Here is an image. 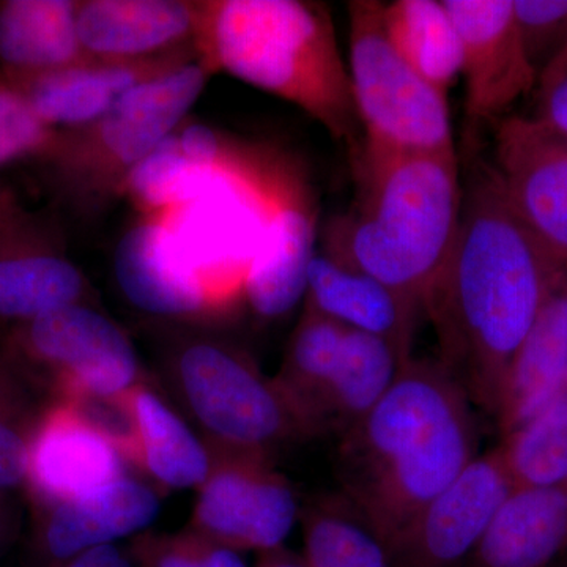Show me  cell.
<instances>
[{
    "label": "cell",
    "mask_w": 567,
    "mask_h": 567,
    "mask_svg": "<svg viewBox=\"0 0 567 567\" xmlns=\"http://www.w3.org/2000/svg\"><path fill=\"white\" fill-rule=\"evenodd\" d=\"M565 271L511 208L494 167L476 169L424 312L435 327L440 363L491 415L514 354Z\"/></svg>",
    "instance_id": "obj_1"
},
{
    "label": "cell",
    "mask_w": 567,
    "mask_h": 567,
    "mask_svg": "<svg viewBox=\"0 0 567 567\" xmlns=\"http://www.w3.org/2000/svg\"><path fill=\"white\" fill-rule=\"evenodd\" d=\"M130 554L137 567H246L240 551L192 528L175 535L141 533Z\"/></svg>",
    "instance_id": "obj_32"
},
{
    "label": "cell",
    "mask_w": 567,
    "mask_h": 567,
    "mask_svg": "<svg viewBox=\"0 0 567 567\" xmlns=\"http://www.w3.org/2000/svg\"><path fill=\"white\" fill-rule=\"evenodd\" d=\"M118 447L69 401L41 410L25 462L24 486L33 511L74 502L128 473Z\"/></svg>",
    "instance_id": "obj_14"
},
{
    "label": "cell",
    "mask_w": 567,
    "mask_h": 567,
    "mask_svg": "<svg viewBox=\"0 0 567 567\" xmlns=\"http://www.w3.org/2000/svg\"><path fill=\"white\" fill-rule=\"evenodd\" d=\"M567 379V271L548 292L507 368L495 417L503 436L516 431L559 394Z\"/></svg>",
    "instance_id": "obj_21"
},
{
    "label": "cell",
    "mask_w": 567,
    "mask_h": 567,
    "mask_svg": "<svg viewBox=\"0 0 567 567\" xmlns=\"http://www.w3.org/2000/svg\"><path fill=\"white\" fill-rule=\"evenodd\" d=\"M58 137V130L41 121L17 87L0 76V171L25 159L41 162Z\"/></svg>",
    "instance_id": "obj_33"
},
{
    "label": "cell",
    "mask_w": 567,
    "mask_h": 567,
    "mask_svg": "<svg viewBox=\"0 0 567 567\" xmlns=\"http://www.w3.org/2000/svg\"><path fill=\"white\" fill-rule=\"evenodd\" d=\"M256 567H309V565L303 555L287 550L286 547H279L276 550L260 554Z\"/></svg>",
    "instance_id": "obj_38"
},
{
    "label": "cell",
    "mask_w": 567,
    "mask_h": 567,
    "mask_svg": "<svg viewBox=\"0 0 567 567\" xmlns=\"http://www.w3.org/2000/svg\"><path fill=\"white\" fill-rule=\"evenodd\" d=\"M210 76L197 59L183 62L137 84L91 125L59 132L41 159L55 188L81 207L121 196L126 175L177 132Z\"/></svg>",
    "instance_id": "obj_6"
},
{
    "label": "cell",
    "mask_w": 567,
    "mask_h": 567,
    "mask_svg": "<svg viewBox=\"0 0 567 567\" xmlns=\"http://www.w3.org/2000/svg\"><path fill=\"white\" fill-rule=\"evenodd\" d=\"M134 417L133 468L162 494L199 488L212 468V451L145 377L130 390Z\"/></svg>",
    "instance_id": "obj_23"
},
{
    "label": "cell",
    "mask_w": 567,
    "mask_h": 567,
    "mask_svg": "<svg viewBox=\"0 0 567 567\" xmlns=\"http://www.w3.org/2000/svg\"><path fill=\"white\" fill-rule=\"evenodd\" d=\"M513 488L502 447L480 454L394 540V567L465 565Z\"/></svg>",
    "instance_id": "obj_11"
},
{
    "label": "cell",
    "mask_w": 567,
    "mask_h": 567,
    "mask_svg": "<svg viewBox=\"0 0 567 567\" xmlns=\"http://www.w3.org/2000/svg\"><path fill=\"white\" fill-rule=\"evenodd\" d=\"M535 117L567 137V50L537 80Z\"/></svg>",
    "instance_id": "obj_35"
},
{
    "label": "cell",
    "mask_w": 567,
    "mask_h": 567,
    "mask_svg": "<svg viewBox=\"0 0 567 567\" xmlns=\"http://www.w3.org/2000/svg\"><path fill=\"white\" fill-rule=\"evenodd\" d=\"M197 22L199 2L186 0H84L78 6L82 51L99 61L148 62L196 54Z\"/></svg>",
    "instance_id": "obj_17"
},
{
    "label": "cell",
    "mask_w": 567,
    "mask_h": 567,
    "mask_svg": "<svg viewBox=\"0 0 567 567\" xmlns=\"http://www.w3.org/2000/svg\"><path fill=\"white\" fill-rule=\"evenodd\" d=\"M567 550V483L514 487L470 567H551Z\"/></svg>",
    "instance_id": "obj_22"
},
{
    "label": "cell",
    "mask_w": 567,
    "mask_h": 567,
    "mask_svg": "<svg viewBox=\"0 0 567 567\" xmlns=\"http://www.w3.org/2000/svg\"><path fill=\"white\" fill-rule=\"evenodd\" d=\"M347 10V69L363 144L388 152L456 153L447 95L395 50L383 2L354 0Z\"/></svg>",
    "instance_id": "obj_7"
},
{
    "label": "cell",
    "mask_w": 567,
    "mask_h": 567,
    "mask_svg": "<svg viewBox=\"0 0 567 567\" xmlns=\"http://www.w3.org/2000/svg\"><path fill=\"white\" fill-rule=\"evenodd\" d=\"M477 456L472 399L440 361L410 358L379 404L341 436L342 494L391 548Z\"/></svg>",
    "instance_id": "obj_2"
},
{
    "label": "cell",
    "mask_w": 567,
    "mask_h": 567,
    "mask_svg": "<svg viewBox=\"0 0 567 567\" xmlns=\"http://www.w3.org/2000/svg\"><path fill=\"white\" fill-rule=\"evenodd\" d=\"M551 567H567V559H559L557 565H554Z\"/></svg>",
    "instance_id": "obj_39"
},
{
    "label": "cell",
    "mask_w": 567,
    "mask_h": 567,
    "mask_svg": "<svg viewBox=\"0 0 567 567\" xmlns=\"http://www.w3.org/2000/svg\"><path fill=\"white\" fill-rule=\"evenodd\" d=\"M0 354L50 401L123 393L147 377L128 334L92 305L13 324Z\"/></svg>",
    "instance_id": "obj_8"
},
{
    "label": "cell",
    "mask_w": 567,
    "mask_h": 567,
    "mask_svg": "<svg viewBox=\"0 0 567 567\" xmlns=\"http://www.w3.org/2000/svg\"><path fill=\"white\" fill-rule=\"evenodd\" d=\"M388 37L404 61L439 91L462 78V43L443 0L383 3Z\"/></svg>",
    "instance_id": "obj_26"
},
{
    "label": "cell",
    "mask_w": 567,
    "mask_h": 567,
    "mask_svg": "<svg viewBox=\"0 0 567 567\" xmlns=\"http://www.w3.org/2000/svg\"><path fill=\"white\" fill-rule=\"evenodd\" d=\"M565 391H567V379H566V388H565Z\"/></svg>",
    "instance_id": "obj_40"
},
{
    "label": "cell",
    "mask_w": 567,
    "mask_h": 567,
    "mask_svg": "<svg viewBox=\"0 0 567 567\" xmlns=\"http://www.w3.org/2000/svg\"><path fill=\"white\" fill-rule=\"evenodd\" d=\"M522 44L537 80L567 50V0H513Z\"/></svg>",
    "instance_id": "obj_34"
},
{
    "label": "cell",
    "mask_w": 567,
    "mask_h": 567,
    "mask_svg": "<svg viewBox=\"0 0 567 567\" xmlns=\"http://www.w3.org/2000/svg\"><path fill=\"white\" fill-rule=\"evenodd\" d=\"M114 275L137 311L186 324H215L203 290L183 270L158 215H140L114 252Z\"/></svg>",
    "instance_id": "obj_19"
},
{
    "label": "cell",
    "mask_w": 567,
    "mask_h": 567,
    "mask_svg": "<svg viewBox=\"0 0 567 567\" xmlns=\"http://www.w3.org/2000/svg\"><path fill=\"white\" fill-rule=\"evenodd\" d=\"M357 197L328 223L323 254L385 284L424 312L461 219L456 153H352Z\"/></svg>",
    "instance_id": "obj_3"
},
{
    "label": "cell",
    "mask_w": 567,
    "mask_h": 567,
    "mask_svg": "<svg viewBox=\"0 0 567 567\" xmlns=\"http://www.w3.org/2000/svg\"><path fill=\"white\" fill-rule=\"evenodd\" d=\"M61 567H137L130 550L115 546H104L85 551L70 559Z\"/></svg>",
    "instance_id": "obj_36"
},
{
    "label": "cell",
    "mask_w": 567,
    "mask_h": 567,
    "mask_svg": "<svg viewBox=\"0 0 567 567\" xmlns=\"http://www.w3.org/2000/svg\"><path fill=\"white\" fill-rule=\"evenodd\" d=\"M18 535V520L7 502L6 494H0V558L9 551Z\"/></svg>",
    "instance_id": "obj_37"
},
{
    "label": "cell",
    "mask_w": 567,
    "mask_h": 567,
    "mask_svg": "<svg viewBox=\"0 0 567 567\" xmlns=\"http://www.w3.org/2000/svg\"><path fill=\"white\" fill-rule=\"evenodd\" d=\"M412 357L379 336L346 330L341 358L320 402V434L349 432L393 386L402 365Z\"/></svg>",
    "instance_id": "obj_25"
},
{
    "label": "cell",
    "mask_w": 567,
    "mask_h": 567,
    "mask_svg": "<svg viewBox=\"0 0 567 567\" xmlns=\"http://www.w3.org/2000/svg\"><path fill=\"white\" fill-rule=\"evenodd\" d=\"M301 522L309 567H394L385 540L344 494L316 498Z\"/></svg>",
    "instance_id": "obj_28"
},
{
    "label": "cell",
    "mask_w": 567,
    "mask_h": 567,
    "mask_svg": "<svg viewBox=\"0 0 567 567\" xmlns=\"http://www.w3.org/2000/svg\"><path fill=\"white\" fill-rule=\"evenodd\" d=\"M192 167L193 163L183 155L173 133L126 175L121 196H125L140 215L169 210L181 199Z\"/></svg>",
    "instance_id": "obj_31"
},
{
    "label": "cell",
    "mask_w": 567,
    "mask_h": 567,
    "mask_svg": "<svg viewBox=\"0 0 567 567\" xmlns=\"http://www.w3.org/2000/svg\"><path fill=\"white\" fill-rule=\"evenodd\" d=\"M164 374L210 451L274 461L284 446L311 436L275 377L221 339L192 336L175 342Z\"/></svg>",
    "instance_id": "obj_5"
},
{
    "label": "cell",
    "mask_w": 567,
    "mask_h": 567,
    "mask_svg": "<svg viewBox=\"0 0 567 567\" xmlns=\"http://www.w3.org/2000/svg\"><path fill=\"white\" fill-rule=\"evenodd\" d=\"M91 284L66 256L62 235L0 182V322H28L55 309L91 305Z\"/></svg>",
    "instance_id": "obj_10"
},
{
    "label": "cell",
    "mask_w": 567,
    "mask_h": 567,
    "mask_svg": "<svg viewBox=\"0 0 567 567\" xmlns=\"http://www.w3.org/2000/svg\"><path fill=\"white\" fill-rule=\"evenodd\" d=\"M462 43L465 115L473 128L498 125L536 87L513 0H443Z\"/></svg>",
    "instance_id": "obj_13"
},
{
    "label": "cell",
    "mask_w": 567,
    "mask_h": 567,
    "mask_svg": "<svg viewBox=\"0 0 567 567\" xmlns=\"http://www.w3.org/2000/svg\"><path fill=\"white\" fill-rule=\"evenodd\" d=\"M502 453L514 487L567 483V391L505 435Z\"/></svg>",
    "instance_id": "obj_29"
},
{
    "label": "cell",
    "mask_w": 567,
    "mask_h": 567,
    "mask_svg": "<svg viewBox=\"0 0 567 567\" xmlns=\"http://www.w3.org/2000/svg\"><path fill=\"white\" fill-rule=\"evenodd\" d=\"M194 59H197L196 54L148 62H110L87 58L31 76H0L17 87L48 126L58 132H71L99 121L141 82Z\"/></svg>",
    "instance_id": "obj_18"
},
{
    "label": "cell",
    "mask_w": 567,
    "mask_h": 567,
    "mask_svg": "<svg viewBox=\"0 0 567 567\" xmlns=\"http://www.w3.org/2000/svg\"><path fill=\"white\" fill-rule=\"evenodd\" d=\"M73 0L0 2V74L31 76L84 61Z\"/></svg>",
    "instance_id": "obj_24"
},
{
    "label": "cell",
    "mask_w": 567,
    "mask_h": 567,
    "mask_svg": "<svg viewBox=\"0 0 567 567\" xmlns=\"http://www.w3.org/2000/svg\"><path fill=\"white\" fill-rule=\"evenodd\" d=\"M197 61L278 96L352 153L363 142L347 61L327 7L305 0H205Z\"/></svg>",
    "instance_id": "obj_4"
},
{
    "label": "cell",
    "mask_w": 567,
    "mask_h": 567,
    "mask_svg": "<svg viewBox=\"0 0 567 567\" xmlns=\"http://www.w3.org/2000/svg\"><path fill=\"white\" fill-rule=\"evenodd\" d=\"M315 200L303 174L289 158L276 182L264 244L245 289V306L260 320L281 319L306 295L315 259Z\"/></svg>",
    "instance_id": "obj_15"
},
{
    "label": "cell",
    "mask_w": 567,
    "mask_h": 567,
    "mask_svg": "<svg viewBox=\"0 0 567 567\" xmlns=\"http://www.w3.org/2000/svg\"><path fill=\"white\" fill-rule=\"evenodd\" d=\"M189 528L237 551L284 547L297 522V495L270 458L212 451Z\"/></svg>",
    "instance_id": "obj_9"
},
{
    "label": "cell",
    "mask_w": 567,
    "mask_h": 567,
    "mask_svg": "<svg viewBox=\"0 0 567 567\" xmlns=\"http://www.w3.org/2000/svg\"><path fill=\"white\" fill-rule=\"evenodd\" d=\"M0 354V494L24 486L33 429L44 405Z\"/></svg>",
    "instance_id": "obj_30"
},
{
    "label": "cell",
    "mask_w": 567,
    "mask_h": 567,
    "mask_svg": "<svg viewBox=\"0 0 567 567\" xmlns=\"http://www.w3.org/2000/svg\"><path fill=\"white\" fill-rule=\"evenodd\" d=\"M158 513L159 492L128 473L84 498L33 511V566L61 567L93 548L141 535Z\"/></svg>",
    "instance_id": "obj_16"
},
{
    "label": "cell",
    "mask_w": 567,
    "mask_h": 567,
    "mask_svg": "<svg viewBox=\"0 0 567 567\" xmlns=\"http://www.w3.org/2000/svg\"><path fill=\"white\" fill-rule=\"evenodd\" d=\"M492 167L518 219L567 267V137L536 117H505Z\"/></svg>",
    "instance_id": "obj_12"
},
{
    "label": "cell",
    "mask_w": 567,
    "mask_h": 567,
    "mask_svg": "<svg viewBox=\"0 0 567 567\" xmlns=\"http://www.w3.org/2000/svg\"><path fill=\"white\" fill-rule=\"evenodd\" d=\"M344 339V327L305 306L275 377L311 436L319 435L317 413L338 368Z\"/></svg>",
    "instance_id": "obj_27"
},
{
    "label": "cell",
    "mask_w": 567,
    "mask_h": 567,
    "mask_svg": "<svg viewBox=\"0 0 567 567\" xmlns=\"http://www.w3.org/2000/svg\"><path fill=\"white\" fill-rule=\"evenodd\" d=\"M306 308L346 330L379 336L412 357L413 334L421 309L385 284L316 254L308 270Z\"/></svg>",
    "instance_id": "obj_20"
}]
</instances>
